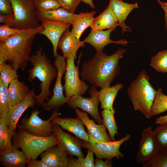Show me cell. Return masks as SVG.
<instances>
[{
  "mask_svg": "<svg viewBox=\"0 0 167 167\" xmlns=\"http://www.w3.org/2000/svg\"><path fill=\"white\" fill-rule=\"evenodd\" d=\"M96 13L94 11L89 12H82L77 14L72 24L71 32L77 39H79L84 30L92 26L94 19V16Z\"/></svg>",
  "mask_w": 167,
  "mask_h": 167,
  "instance_id": "obj_25",
  "label": "cell"
},
{
  "mask_svg": "<svg viewBox=\"0 0 167 167\" xmlns=\"http://www.w3.org/2000/svg\"><path fill=\"white\" fill-rule=\"evenodd\" d=\"M118 22L109 3L105 10L94 18L91 31L109 29L118 26Z\"/></svg>",
  "mask_w": 167,
  "mask_h": 167,
  "instance_id": "obj_24",
  "label": "cell"
},
{
  "mask_svg": "<svg viewBox=\"0 0 167 167\" xmlns=\"http://www.w3.org/2000/svg\"><path fill=\"white\" fill-rule=\"evenodd\" d=\"M29 61L32 67L28 71V80L32 82L37 78L41 82V92L35 96L36 103L37 105H40L45 100L49 99V96L51 93L49 90L50 84L56 77L57 71L55 67L51 64L46 54L42 52L41 47L35 54L30 57Z\"/></svg>",
  "mask_w": 167,
  "mask_h": 167,
  "instance_id": "obj_3",
  "label": "cell"
},
{
  "mask_svg": "<svg viewBox=\"0 0 167 167\" xmlns=\"http://www.w3.org/2000/svg\"><path fill=\"white\" fill-rule=\"evenodd\" d=\"M14 19L13 14L3 15L0 14V22L3 24L11 26Z\"/></svg>",
  "mask_w": 167,
  "mask_h": 167,
  "instance_id": "obj_41",
  "label": "cell"
},
{
  "mask_svg": "<svg viewBox=\"0 0 167 167\" xmlns=\"http://www.w3.org/2000/svg\"><path fill=\"white\" fill-rule=\"evenodd\" d=\"M158 142L160 151L167 150V123L160 125L153 131Z\"/></svg>",
  "mask_w": 167,
  "mask_h": 167,
  "instance_id": "obj_36",
  "label": "cell"
},
{
  "mask_svg": "<svg viewBox=\"0 0 167 167\" xmlns=\"http://www.w3.org/2000/svg\"><path fill=\"white\" fill-rule=\"evenodd\" d=\"M43 30L39 34L45 36L51 42L53 47V56L58 55L57 49L59 40L63 34L69 29L71 24L65 22L44 20L41 21Z\"/></svg>",
  "mask_w": 167,
  "mask_h": 167,
  "instance_id": "obj_16",
  "label": "cell"
},
{
  "mask_svg": "<svg viewBox=\"0 0 167 167\" xmlns=\"http://www.w3.org/2000/svg\"><path fill=\"white\" fill-rule=\"evenodd\" d=\"M167 110V96L163 93L161 88H159L151 108L152 117L159 115Z\"/></svg>",
  "mask_w": 167,
  "mask_h": 167,
  "instance_id": "obj_31",
  "label": "cell"
},
{
  "mask_svg": "<svg viewBox=\"0 0 167 167\" xmlns=\"http://www.w3.org/2000/svg\"><path fill=\"white\" fill-rule=\"evenodd\" d=\"M109 3L118 20V26L122 28V33L131 31V28L125 24V21L128 15L133 9L138 8L137 3L130 4L122 0H109Z\"/></svg>",
  "mask_w": 167,
  "mask_h": 167,
  "instance_id": "obj_21",
  "label": "cell"
},
{
  "mask_svg": "<svg viewBox=\"0 0 167 167\" xmlns=\"http://www.w3.org/2000/svg\"><path fill=\"white\" fill-rule=\"evenodd\" d=\"M150 65L157 72H167V50L159 52L152 57Z\"/></svg>",
  "mask_w": 167,
  "mask_h": 167,
  "instance_id": "obj_32",
  "label": "cell"
},
{
  "mask_svg": "<svg viewBox=\"0 0 167 167\" xmlns=\"http://www.w3.org/2000/svg\"><path fill=\"white\" fill-rule=\"evenodd\" d=\"M41 111L37 109L33 110L29 116L27 115L17 124L18 129L24 130L30 134L40 137H47L53 132L52 119L61 114L57 111H53L49 119L43 120L38 116Z\"/></svg>",
  "mask_w": 167,
  "mask_h": 167,
  "instance_id": "obj_7",
  "label": "cell"
},
{
  "mask_svg": "<svg viewBox=\"0 0 167 167\" xmlns=\"http://www.w3.org/2000/svg\"><path fill=\"white\" fill-rule=\"evenodd\" d=\"M11 105L8 87L0 79V115L6 113Z\"/></svg>",
  "mask_w": 167,
  "mask_h": 167,
  "instance_id": "obj_35",
  "label": "cell"
},
{
  "mask_svg": "<svg viewBox=\"0 0 167 167\" xmlns=\"http://www.w3.org/2000/svg\"><path fill=\"white\" fill-rule=\"evenodd\" d=\"M11 104L15 105L23 101L31 91L23 81L18 79L12 81L8 87Z\"/></svg>",
  "mask_w": 167,
  "mask_h": 167,
  "instance_id": "obj_26",
  "label": "cell"
},
{
  "mask_svg": "<svg viewBox=\"0 0 167 167\" xmlns=\"http://www.w3.org/2000/svg\"><path fill=\"white\" fill-rule=\"evenodd\" d=\"M116 28V27H113L105 31L102 30L91 31L83 41L84 43H88L94 47L97 53L103 52L104 48L111 43L126 45L128 42L124 39L117 41L111 39L110 34Z\"/></svg>",
  "mask_w": 167,
  "mask_h": 167,
  "instance_id": "obj_15",
  "label": "cell"
},
{
  "mask_svg": "<svg viewBox=\"0 0 167 167\" xmlns=\"http://www.w3.org/2000/svg\"><path fill=\"white\" fill-rule=\"evenodd\" d=\"M162 8L164 10L165 12L164 15V18L165 22V27L167 31V9L165 7H162Z\"/></svg>",
  "mask_w": 167,
  "mask_h": 167,
  "instance_id": "obj_46",
  "label": "cell"
},
{
  "mask_svg": "<svg viewBox=\"0 0 167 167\" xmlns=\"http://www.w3.org/2000/svg\"><path fill=\"white\" fill-rule=\"evenodd\" d=\"M90 141H83L82 147L92 150L96 158L100 159L112 160L123 159L124 156L119 150L121 145L131 138L130 134L117 141L102 142L99 141L88 134Z\"/></svg>",
  "mask_w": 167,
  "mask_h": 167,
  "instance_id": "obj_8",
  "label": "cell"
},
{
  "mask_svg": "<svg viewBox=\"0 0 167 167\" xmlns=\"http://www.w3.org/2000/svg\"><path fill=\"white\" fill-rule=\"evenodd\" d=\"M142 167H167V150L160 151L149 160L142 164Z\"/></svg>",
  "mask_w": 167,
  "mask_h": 167,
  "instance_id": "obj_34",
  "label": "cell"
},
{
  "mask_svg": "<svg viewBox=\"0 0 167 167\" xmlns=\"http://www.w3.org/2000/svg\"><path fill=\"white\" fill-rule=\"evenodd\" d=\"M126 50L119 48L110 55L103 52L96 53L93 58L83 65L80 74L82 79L97 87L110 86L120 73L119 60Z\"/></svg>",
  "mask_w": 167,
  "mask_h": 167,
  "instance_id": "obj_1",
  "label": "cell"
},
{
  "mask_svg": "<svg viewBox=\"0 0 167 167\" xmlns=\"http://www.w3.org/2000/svg\"><path fill=\"white\" fill-rule=\"evenodd\" d=\"M88 92L90 98L77 95L72 96L68 101V105L70 108H79L88 113L99 124H102L103 120L100 116L98 109L100 103L99 91H97L96 86L93 85Z\"/></svg>",
  "mask_w": 167,
  "mask_h": 167,
  "instance_id": "obj_11",
  "label": "cell"
},
{
  "mask_svg": "<svg viewBox=\"0 0 167 167\" xmlns=\"http://www.w3.org/2000/svg\"><path fill=\"white\" fill-rule=\"evenodd\" d=\"M123 87V85L118 83L112 87L101 88L99 91L100 107L103 109L112 108L114 100L118 91Z\"/></svg>",
  "mask_w": 167,
  "mask_h": 167,
  "instance_id": "obj_27",
  "label": "cell"
},
{
  "mask_svg": "<svg viewBox=\"0 0 167 167\" xmlns=\"http://www.w3.org/2000/svg\"><path fill=\"white\" fill-rule=\"evenodd\" d=\"M113 166L112 160L105 159L103 161L102 159L96 158L95 160V167H111Z\"/></svg>",
  "mask_w": 167,
  "mask_h": 167,
  "instance_id": "obj_42",
  "label": "cell"
},
{
  "mask_svg": "<svg viewBox=\"0 0 167 167\" xmlns=\"http://www.w3.org/2000/svg\"><path fill=\"white\" fill-rule=\"evenodd\" d=\"M65 58L63 56L58 54L55 57L54 65L57 71L56 80L53 90L52 96L47 102H44L41 105L44 110L58 111L61 106L68 101L63 94L64 88L62 83V76L66 70Z\"/></svg>",
  "mask_w": 167,
  "mask_h": 167,
  "instance_id": "obj_9",
  "label": "cell"
},
{
  "mask_svg": "<svg viewBox=\"0 0 167 167\" xmlns=\"http://www.w3.org/2000/svg\"><path fill=\"white\" fill-rule=\"evenodd\" d=\"M12 144L6 151L0 154L1 165L5 167H24L27 165V158L22 150Z\"/></svg>",
  "mask_w": 167,
  "mask_h": 167,
  "instance_id": "obj_20",
  "label": "cell"
},
{
  "mask_svg": "<svg viewBox=\"0 0 167 167\" xmlns=\"http://www.w3.org/2000/svg\"><path fill=\"white\" fill-rule=\"evenodd\" d=\"M16 71L9 64L5 63L0 66V79L7 87L12 81L18 78Z\"/></svg>",
  "mask_w": 167,
  "mask_h": 167,
  "instance_id": "obj_33",
  "label": "cell"
},
{
  "mask_svg": "<svg viewBox=\"0 0 167 167\" xmlns=\"http://www.w3.org/2000/svg\"><path fill=\"white\" fill-rule=\"evenodd\" d=\"M84 3L88 5L92 8L94 9L95 6L92 0H80Z\"/></svg>",
  "mask_w": 167,
  "mask_h": 167,
  "instance_id": "obj_45",
  "label": "cell"
},
{
  "mask_svg": "<svg viewBox=\"0 0 167 167\" xmlns=\"http://www.w3.org/2000/svg\"><path fill=\"white\" fill-rule=\"evenodd\" d=\"M27 167H49L42 160H37L36 159H31L28 162Z\"/></svg>",
  "mask_w": 167,
  "mask_h": 167,
  "instance_id": "obj_43",
  "label": "cell"
},
{
  "mask_svg": "<svg viewBox=\"0 0 167 167\" xmlns=\"http://www.w3.org/2000/svg\"><path fill=\"white\" fill-rule=\"evenodd\" d=\"M49 147L40 155L41 160L49 167H67V155L58 146Z\"/></svg>",
  "mask_w": 167,
  "mask_h": 167,
  "instance_id": "obj_22",
  "label": "cell"
},
{
  "mask_svg": "<svg viewBox=\"0 0 167 167\" xmlns=\"http://www.w3.org/2000/svg\"><path fill=\"white\" fill-rule=\"evenodd\" d=\"M35 95L32 89L21 102L15 105H11L6 113L0 115V120L9 128L16 131L18 122L24 112L28 108L34 107L36 103Z\"/></svg>",
  "mask_w": 167,
  "mask_h": 167,
  "instance_id": "obj_14",
  "label": "cell"
},
{
  "mask_svg": "<svg viewBox=\"0 0 167 167\" xmlns=\"http://www.w3.org/2000/svg\"><path fill=\"white\" fill-rule=\"evenodd\" d=\"M149 79L145 70L143 69L127 89L134 109L139 111L147 119L152 117L151 109L157 93V90L150 83Z\"/></svg>",
  "mask_w": 167,
  "mask_h": 167,
  "instance_id": "obj_4",
  "label": "cell"
},
{
  "mask_svg": "<svg viewBox=\"0 0 167 167\" xmlns=\"http://www.w3.org/2000/svg\"><path fill=\"white\" fill-rule=\"evenodd\" d=\"M51 122L73 134L83 141L89 142L88 134L85 130L83 122L78 117L62 118L58 116L53 118Z\"/></svg>",
  "mask_w": 167,
  "mask_h": 167,
  "instance_id": "obj_18",
  "label": "cell"
},
{
  "mask_svg": "<svg viewBox=\"0 0 167 167\" xmlns=\"http://www.w3.org/2000/svg\"><path fill=\"white\" fill-rule=\"evenodd\" d=\"M66 58V67L64 77L63 86L65 96L68 100L74 95L82 96L87 91L88 86L79 76V66L74 63L73 57Z\"/></svg>",
  "mask_w": 167,
  "mask_h": 167,
  "instance_id": "obj_10",
  "label": "cell"
},
{
  "mask_svg": "<svg viewBox=\"0 0 167 167\" xmlns=\"http://www.w3.org/2000/svg\"><path fill=\"white\" fill-rule=\"evenodd\" d=\"M0 13L3 15L13 14L10 0H0Z\"/></svg>",
  "mask_w": 167,
  "mask_h": 167,
  "instance_id": "obj_40",
  "label": "cell"
},
{
  "mask_svg": "<svg viewBox=\"0 0 167 167\" xmlns=\"http://www.w3.org/2000/svg\"><path fill=\"white\" fill-rule=\"evenodd\" d=\"M77 117L82 122L86 127L88 134L97 140L102 142L112 141L103 124H96L94 120L90 119L87 113L84 112L77 108L75 109Z\"/></svg>",
  "mask_w": 167,
  "mask_h": 167,
  "instance_id": "obj_17",
  "label": "cell"
},
{
  "mask_svg": "<svg viewBox=\"0 0 167 167\" xmlns=\"http://www.w3.org/2000/svg\"><path fill=\"white\" fill-rule=\"evenodd\" d=\"M62 8L67 11L74 13L81 2L80 0H57Z\"/></svg>",
  "mask_w": 167,
  "mask_h": 167,
  "instance_id": "obj_39",
  "label": "cell"
},
{
  "mask_svg": "<svg viewBox=\"0 0 167 167\" xmlns=\"http://www.w3.org/2000/svg\"><path fill=\"white\" fill-rule=\"evenodd\" d=\"M160 151L155 133L149 126L142 131L136 156L138 163L142 164L149 160Z\"/></svg>",
  "mask_w": 167,
  "mask_h": 167,
  "instance_id": "obj_12",
  "label": "cell"
},
{
  "mask_svg": "<svg viewBox=\"0 0 167 167\" xmlns=\"http://www.w3.org/2000/svg\"><path fill=\"white\" fill-rule=\"evenodd\" d=\"M158 2L161 5V8L165 7L167 9V2H165L161 1L160 0H157Z\"/></svg>",
  "mask_w": 167,
  "mask_h": 167,
  "instance_id": "obj_47",
  "label": "cell"
},
{
  "mask_svg": "<svg viewBox=\"0 0 167 167\" xmlns=\"http://www.w3.org/2000/svg\"><path fill=\"white\" fill-rule=\"evenodd\" d=\"M12 141L13 144L24 152L28 161L36 159L48 148L58 144V139L54 132L49 136L40 137L19 129L13 137Z\"/></svg>",
  "mask_w": 167,
  "mask_h": 167,
  "instance_id": "obj_5",
  "label": "cell"
},
{
  "mask_svg": "<svg viewBox=\"0 0 167 167\" xmlns=\"http://www.w3.org/2000/svg\"><path fill=\"white\" fill-rule=\"evenodd\" d=\"M115 113V110L113 107L104 109L101 112L103 124L107 129L112 141L116 140L115 136L118 134V128L114 117Z\"/></svg>",
  "mask_w": 167,
  "mask_h": 167,
  "instance_id": "obj_28",
  "label": "cell"
},
{
  "mask_svg": "<svg viewBox=\"0 0 167 167\" xmlns=\"http://www.w3.org/2000/svg\"><path fill=\"white\" fill-rule=\"evenodd\" d=\"M35 2L37 11H51L61 7L57 0H35Z\"/></svg>",
  "mask_w": 167,
  "mask_h": 167,
  "instance_id": "obj_37",
  "label": "cell"
},
{
  "mask_svg": "<svg viewBox=\"0 0 167 167\" xmlns=\"http://www.w3.org/2000/svg\"><path fill=\"white\" fill-rule=\"evenodd\" d=\"M93 154L92 150L88 149L85 157H80L75 159L72 156H69L67 167H95V160Z\"/></svg>",
  "mask_w": 167,
  "mask_h": 167,
  "instance_id": "obj_30",
  "label": "cell"
},
{
  "mask_svg": "<svg viewBox=\"0 0 167 167\" xmlns=\"http://www.w3.org/2000/svg\"><path fill=\"white\" fill-rule=\"evenodd\" d=\"M53 124V132L58 139V146L69 156L85 157L82 150L83 141L64 132L58 125Z\"/></svg>",
  "mask_w": 167,
  "mask_h": 167,
  "instance_id": "obj_13",
  "label": "cell"
},
{
  "mask_svg": "<svg viewBox=\"0 0 167 167\" xmlns=\"http://www.w3.org/2000/svg\"></svg>",
  "mask_w": 167,
  "mask_h": 167,
  "instance_id": "obj_48",
  "label": "cell"
},
{
  "mask_svg": "<svg viewBox=\"0 0 167 167\" xmlns=\"http://www.w3.org/2000/svg\"><path fill=\"white\" fill-rule=\"evenodd\" d=\"M16 131L9 128L0 120V152L7 150L12 145V139Z\"/></svg>",
  "mask_w": 167,
  "mask_h": 167,
  "instance_id": "obj_29",
  "label": "cell"
},
{
  "mask_svg": "<svg viewBox=\"0 0 167 167\" xmlns=\"http://www.w3.org/2000/svg\"><path fill=\"white\" fill-rule=\"evenodd\" d=\"M43 30L42 26L12 35L0 43V66L8 61L16 70L23 71L29 61L32 46L36 36Z\"/></svg>",
  "mask_w": 167,
  "mask_h": 167,
  "instance_id": "obj_2",
  "label": "cell"
},
{
  "mask_svg": "<svg viewBox=\"0 0 167 167\" xmlns=\"http://www.w3.org/2000/svg\"><path fill=\"white\" fill-rule=\"evenodd\" d=\"M167 123V114L157 118L155 121L156 124H162Z\"/></svg>",
  "mask_w": 167,
  "mask_h": 167,
  "instance_id": "obj_44",
  "label": "cell"
},
{
  "mask_svg": "<svg viewBox=\"0 0 167 167\" xmlns=\"http://www.w3.org/2000/svg\"><path fill=\"white\" fill-rule=\"evenodd\" d=\"M84 41H80L71 32L69 29L61 36L58 45V49L61 50L63 56L66 58L73 57L77 58V52L80 47L85 46Z\"/></svg>",
  "mask_w": 167,
  "mask_h": 167,
  "instance_id": "obj_19",
  "label": "cell"
},
{
  "mask_svg": "<svg viewBox=\"0 0 167 167\" xmlns=\"http://www.w3.org/2000/svg\"><path fill=\"white\" fill-rule=\"evenodd\" d=\"M14 19L10 26L28 30L40 26L36 15L35 0H10Z\"/></svg>",
  "mask_w": 167,
  "mask_h": 167,
  "instance_id": "obj_6",
  "label": "cell"
},
{
  "mask_svg": "<svg viewBox=\"0 0 167 167\" xmlns=\"http://www.w3.org/2000/svg\"><path fill=\"white\" fill-rule=\"evenodd\" d=\"M77 14L69 12L62 8L51 11H37L36 15L38 21L48 20L65 22L72 25Z\"/></svg>",
  "mask_w": 167,
  "mask_h": 167,
  "instance_id": "obj_23",
  "label": "cell"
},
{
  "mask_svg": "<svg viewBox=\"0 0 167 167\" xmlns=\"http://www.w3.org/2000/svg\"><path fill=\"white\" fill-rule=\"evenodd\" d=\"M24 30L15 28L4 24L0 25V43H2L11 36L19 33Z\"/></svg>",
  "mask_w": 167,
  "mask_h": 167,
  "instance_id": "obj_38",
  "label": "cell"
}]
</instances>
